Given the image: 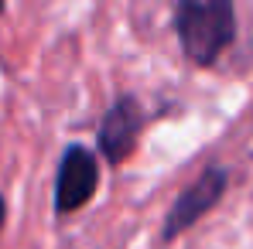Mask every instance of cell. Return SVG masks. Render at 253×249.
Wrapping results in <instances>:
<instances>
[{
  "mask_svg": "<svg viewBox=\"0 0 253 249\" xmlns=\"http://www.w3.org/2000/svg\"><path fill=\"white\" fill-rule=\"evenodd\" d=\"M174 31L195 65H212L236 38L233 0H178Z\"/></svg>",
  "mask_w": 253,
  "mask_h": 249,
  "instance_id": "6da1fadb",
  "label": "cell"
},
{
  "mask_svg": "<svg viewBox=\"0 0 253 249\" xmlns=\"http://www.w3.org/2000/svg\"><path fill=\"white\" fill-rule=\"evenodd\" d=\"M226 181H229V174L222 171V167H206L181 195H178V202L171 205L168 218H165V239H174V236H181L185 229H192L206 212L215 208V202L222 198V191H226Z\"/></svg>",
  "mask_w": 253,
  "mask_h": 249,
  "instance_id": "7a4b0ae2",
  "label": "cell"
},
{
  "mask_svg": "<svg viewBox=\"0 0 253 249\" xmlns=\"http://www.w3.org/2000/svg\"><path fill=\"white\" fill-rule=\"evenodd\" d=\"M99 184V164L85 147H69L62 164H58V178H55V212L58 215H72L96 195Z\"/></svg>",
  "mask_w": 253,
  "mask_h": 249,
  "instance_id": "3957f363",
  "label": "cell"
},
{
  "mask_svg": "<svg viewBox=\"0 0 253 249\" xmlns=\"http://www.w3.org/2000/svg\"><path fill=\"white\" fill-rule=\"evenodd\" d=\"M140 126H144L140 106H137L130 96L117 99V103L106 109V116H103V123H99V150H103V157H106L110 164H124L126 157L133 154L137 137H140Z\"/></svg>",
  "mask_w": 253,
  "mask_h": 249,
  "instance_id": "277c9868",
  "label": "cell"
},
{
  "mask_svg": "<svg viewBox=\"0 0 253 249\" xmlns=\"http://www.w3.org/2000/svg\"><path fill=\"white\" fill-rule=\"evenodd\" d=\"M3 218H7V202H3V195H0V229H3Z\"/></svg>",
  "mask_w": 253,
  "mask_h": 249,
  "instance_id": "5b68a950",
  "label": "cell"
},
{
  "mask_svg": "<svg viewBox=\"0 0 253 249\" xmlns=\"http://www.w3.org/2000/svg\"><path fill=\"white\" fill-rule=\"evenodd\" d=\"M0 10H3V0H0Z\"/></svg>",
  "mask_w": 253,
  "mask_h": 249,
  "instance_id": "8992f818",
  "label": "cell"
}]
</instances>
